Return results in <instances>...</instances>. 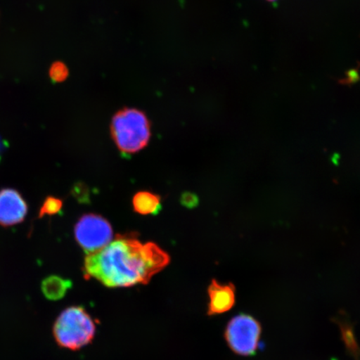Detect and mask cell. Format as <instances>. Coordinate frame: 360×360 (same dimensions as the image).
Masks as SVG:
<instances>
[{
    "label": "cell",
    "instance_id": "cell-5",
    "mask_svg": "<svg viewBox=\"0 0 360 360\" xmlns=\"http://www.w3.org/2000/svg\"><path fill=\"white\" fill-rule=\"evenodd\" d=\"M75 236L87 254L100 250L112 241L111 224L97 214H85L75 227Z\"/></svg>",
    "mask_w": 360,
    "mask_h": 360
},
{
    "label": "cell",
    "instance_id": "cell-16",
    "mask_svg": "<svg viewBox=\"0 0 360 360\" xmlns=\"http://www.w3.org/2000/svg\"><path fill=\"white\" fill-rule=\"evenodd\" d=\"M268 1H269V2H274V1H276V0H268Z\"/></svg>",
    "mask_w": 360,
    "mask_h": 360
},
{
    "label": "cell",
    "instance_id": "cell-8",
    "mask_svg": "<svg viewBox=\"0 0 360 360\" xmlns=\"http://www.w3.org/2000/svg\"><path fill=\"white\" fill-rule=\"evenodd\" d=\"M133 205L135 212L143 215H155L160 212L162 205L159 195L141 191L134 196Z\"/></svg>",
    "mask_w": 360,
    "mask_h": 360
},
{
    "label": "cell",
    "instance_id": "cell-15",
    "mask_svg": "<svg viewBox=\"0 0 360 360\" xmlns=\"http://www.w3.org/2000/svg\"><path fill=\"white\" fill-rule=\"evenodd\" d=\"M359 79V72L355 70H350L347 74V77L341 81L342 84H353Z\"/></svg>",
    "mask_w": 360,
    "mask_h": 360
},
{
    "label": "cell",
    "instance_id": "cell-11",
    "mask_svg": "<svg viewBox=\"0 0 360 360\" xmlns=\"http://www.w3.org/2000/svg\"><path fill=\"white\" fill-rule=\"evenodd\" d=\"M63 202L58 198L49 196L44 200L41 209L39 210V218H43L44 215H55L60 212Z\"/></svg>",
    "mask_w": 360,
    "mask_h": 360
},
{
    "label": "cell",
    "instance_id": "cell-14",
    "mask_svg": "<svg viewBox=\"0 0 360 360\" xmlns=\"http://www.w3.org/2000/svg\"><path fill=\"white\" fill-rule=\"evenodd\" d=\"M180 202L188 209H193L199 205V198L195 193L186 192L180 197Z\"/></svg>",
    "mask_w": 360,
    "mask_h": 360
},
{
    "label": "cell",
    "instance_id": "cell-13",
    "mask_svg": "<svg viewBox=\"0 0 360 360\" xmlns=\"http://www.w3.org/2000/svg\"><path fill=\"white\" fill-rule=\"evenodd\" d=\"M71 193L75 199L81 204H89L90 202L89 188L86 184L82 182L76 183L72 188Z\"/></svg>",
    "mask_w": 360,
    "mask_h": 360
},
{
    "label": "cell",
    "instance_id": "cell-12",
    "mask_svg": "<svg viewBox=\"0 0 360 360\" xmlns=\"http://www.w3.org/2000/svg\"><path fill=\"white\" fill-rule=\"evenodd\" d=\"M69 76V70L67 66L60 61L53 63L49 69V77L55 83L64 82Z\"/></svg>",
    "mask_w": 360,
    "mask_h": 360
},
{
    "label": "cell",
    "instance_id": "cell-9",
    "mask_svg": "<svg viewBox=\"0 0 360 360\" xmlns=\"http://www.w3.org/2000/svg\"><path fill=\"white\" fill-rule=\"evenodd\" d=\"M71 286L72 283L70 281L56 276L45 278L41 285L44 296L49 300L62 299Z\"/></svg>",
    "mask_w": 360,
    "mask_h": 360
},
{
    "label": "cell",
    "instance_id": "cell-7",
    "mask_svg": "<svg viewBox=\"0 0 360 360\" xmlns=\"http://www.w3.org/2000/svg\"><path fill=\"white\" fill-rule=\"evenodd\" d=\"M208 314L217 315L229 311L236 303V289L233 283H220L215 280L208 288Z\"/></svg>",
    "mask_w": 360,
    "mask_h": 360
},
{
    "label": "cell",
    "instance_id": "cell-10",
    "mask_svg": "<svg viewBox=\"0 0 360 360\" xmlns=\"http://www.w3.org/2000/svg\"><path fill=\"white\" fill-rule=\"evenodd\" d=\"M339 326L341 330L342 339L347 349L348 352L352 354V356L358 359L360 355V349L355 340L354 328L349 323L339 321Z\"/></svg>",
    "mask_w": 360,
    "mask_h": 360
},
{
    "label": "cell",
    "instance_id": "cell-4",
    "mask_svg": "<svg viewBox=\"0 0 360 360\" xmlns=\"http://www.w3.org/2000/svg\"><path fill=\"white\" fill-rule=\"evenodd\" d=\"M262 326L254 316L240 314L232 318L225 328L229 347L240 356H253L259 348Z\"/></svg>",
    "mask_w": 360,
    "mask_h": 360
},
{
    "label": "cell",
    "instance_id": "cell-3",
    "mask_svg": "<svg viewBox=\"0 0 360 360\" xmlns=\"http://www.w3.org/2000/svg\"><path fill=\"white\" fill-rule=\"evenodd\" d=\"M96 323L83 307L71 306L53 325V336L60 347L77 350L87 345L96 335Z\"/></svg>",
    "mask_w": 360,
    "mask_h": 360
},
{
    "label": "cell",
    "instance_id": "cell-1",
    "mask_svg": "<svg viewBox=\"0 0 360 360\" xmlns=\"http://www.w3.org/2000/svg\"><path fill=\"white\" fill-rule=\"evenodd\" d=\"M169 256L155 243L142 244L134 236H119L84 259L85 278L109 288L146 285L169 264Z\"/></svg>",
    "mask_w": 360,
    "mask_h": 360
},
{
    "label": "cell",
    "instance_id": "cell-6",
    "mask_svg": "<svg viewBox=\"0 0 360 360\" xmlns=\"http://www.w3.org/2000/svg\"><path fill=\"white\" fill-rule=\"evenodd\" d=\"M28 205L20 193L13 188L0 191V225L13 226L24 221Z\"/></svg>",
    "mask_w": 360,
    "mask_h": 360
},
{
    "label": "cell",
    "instance_id": "cell-2",
    "mask_svg": "<svg viewBox=\"0 0 360 360\" xmlns=\"http://www.w3.org/2000/svg\"><path fill=\"white\" fill-rule=\"evenodd\" d=\"M111 134L122 154H135L150 141V123L145 112L125 108L112 117Z\"/></svg>",
    "mask_w": 360,
    "mask_h": 360
}]
</instances>
